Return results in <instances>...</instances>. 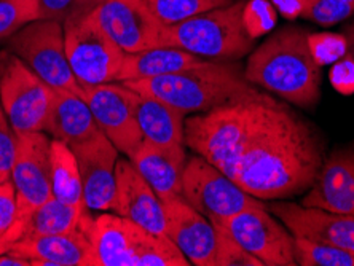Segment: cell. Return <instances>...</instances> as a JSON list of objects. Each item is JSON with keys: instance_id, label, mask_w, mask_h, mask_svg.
<instances>
[{"instance_id": "33", "label": "cell", "mask_w": 354, "mask_h": 266, "mask_svg": "<svg viewBox=\"0 0 354 266\" xmlns=\"http://www.w3.org/2000/svg\"><path fill=\"white\" fill-rule=\"evenodd\" d=\"M17 222V191L13 182L7 179L0 184V254L12 244V233Z\"/></svg>"}, {"instance_id": "16", "label": "cell", "mask_w": 354, "mask_h": 266, "mask_svg": "<svg viewBox=\"0 0 354 266\" xmlns=\"http://www.w3.org/2000/svg\"><path fill=\"white\" fill-rule=\"evenodd\" d=\"M268 211L294 236L330 244L354 254V216L276 200L270 202Z\"/></svg>"}, {"instance_id": "22", "label": "cell", "mask_w": 354, "mask_h": 266, "mask_svg": "<svg viewBox=\"0 0 354 266\" xmlns=\"http://www.w3.org/2000/svg\"><path fill=\"white\" fill-rule=\"evenodd\" d=\"M101 129L93 118V113L80 95L67 90H56L45 133L53 139L62 140L69 147L85 142Z\"/></svg>"}, {"instance_id": "21", "label": "cell", "mask_w": 354, "mask_h": 266, "mask_svg": "<svg viewBox=\"0 0 354 266\" xmlns=\"http://www.w3.org/2000/svg\"><path fill=\"white\" fill-rule=\"evenodd\" d=\"M187 158L185 145H160L142 140L128 160L160 200L168 202L182 200V177Z\"/></svg>"}, {"instance_id": "35", "label": "cell", "mask_w": 354, "mask_h": 266, "mask_svg": "<svg viewBox=\"0 0 354 266\" xmlns=\"http://www.w3.org/2000/svg\"><path fill=\"white\" fill-rule=\"evenodd\" d=\"M276 23L273 5L267 0H249L244 7V24L254 39L268 32Z\"/></svg>"}, {"instance_id": "7", "label": "cell", "mask_w": 354, "mask_h": 266, "mask_svg": "<svg viewBox=\"0 0 354 266\" xmlns=\"http://www.w3.org/2000/svg\"><path fill=\"white\" fill-rule=\"evenodd\" d=\"M62 28L67 61L82 86L117 82L124 51L104 32L91 12L75 15Z\"/></svg>"}, {"instance_id": "4", "label": "cell", "mask_w": 354, "mask_h": 266, "mask_svg": "<svg viewBox=\"0 0 354 266\" xmlns=\"http://www.w3.org/2000/svg\"><path fill=\"white\" fill-rule=\"evenodd\" d=\"M140 95L158 99L185 115H198L259 91L236 61H203L174 74L122 82Z\"/></svg>"}, {"instance_id": "34", "label": "cell", "mask_w": 354, "mask_h": 266, "mask_svg": "<svg viewBox=\"0 0 354 266\" xmlns=\"http://www.w3.org/2000/svg\"><path fill=\"white\" fill-rule=\"evenodd\" d=\"M217 229L218 243L214 266H263L254 255L246 252L239 246L225 229H222L221 227H217Z\"/></svg>"}, {"instance_id": "6", "label": "cell", "mask_w": 354, "mask_h": 266, "mask_svg": "<svg viewBox=\"0 0 354 266\" xmlns=\"http://www.w3.org/2000/svg\"><path fill=\"white\" fill-rule=\"evenodd\" d=\"M90 239L97 266H190L168 236L113 212L93 218Z\"/></svg>"}, {"instance_id": "1", "label": "cell", "mask_w": 354, "mask_h": 266, "mask_svg": "<svg viewBox=\"0 0 354 266\" xmlns=\"http://www.w3.org/2000/svg\"><path fill=\"white\" fill-rule=\"evenodd\" d=\"M324 160L319 129L284 104L225 174L259 200H288L310 190Z\"/></svg>"}, {"instance_id": "13", "label": "cell", "mask_w": 354, "mask_h": 266, "mask_svg": "<svg viewBox=\"0 0 354 266\" xmlns=\"http://www.w3.org/2000/svg\"><path fill=\"white\" fill-rule=\"evenodd\" d=\"M83 99L102 134L118 152L133 156L144 140L136 117V91L122 82L83 86Z\"/></svg>"}, {"instance_id": "8", "label": "cell", "mask_w": 354, "mask_h": 266, "mask_svg": "<svg viewBox=\"0 0 354 266\" xmlns=\"http://www.w3.org/2000/svg\"><path fill=\"white\" fill-rule=\"evenodd\" d=\"M182 200L212 223L230 218L249 207H267L263 200L249 195L225 172L196 153L187 158Z\"/></svg>"}, {"instance_id": "38", "label": "cell", "mask_w": 354, "mask_h": 266, "mask_svg": "<svg viewBox=\"0 0 354 266\" xmlns=\"http://www.w3.org/2000/svg\"><path fill=\"white\" fill-rule=\"evenodd\" d=\"M273 7L281 13V17L294 21L301 17L306 0H272Z\"/></svg>"}, {"instance_id": "32", "label": "cell", "mask_w": 354, "mask_h": 266, "mask_svg": "<svg viewBox=\"0 0 354 266\" xmlns=\"http://www.w3.org/2000/svg\"><path fill=\"white\" fill-rule=\"evenodd\" d=\"M40 19L58 21L64 24L75 15L93 12L102 0H37Z\"/></svg>"}, {"instance_id": "40", "label": "cell", "mask_w": 354, "mask_h": 266, "mask_svg": "<svg viewBox=\"0 0 354 266\" xmlns=\"http://www.w3.org/2000/svg\"><path fill=\"white\" fill-rule=\"evenodd\" d=\"M342 34L345 35V39L348 41V55L354 59V21H351V23H348L345 26V29H343Z\"/></svg>"}, {"instance_id": "42", "label": "cell", "mask_w": 354, "mask_h": 266, "mask_svg": "<svg viewBox=\"0 0 354 266\" xmlns=\"http://www.w3.org/2000/svg\"><path fill=\"white\" fill-rule=\"evenodd\" d=\"M3 180H7V179H5V177H2V175H0V184H2V182Z\"/></svg>"}, {"instance_id": "23", "label": "cell", "mask_w": 354, "mask_h": 266, "mask_svg": "<svg viewBox=\"0 0 354 266\" xmlns=\"http://www.w3.org/2000/svg\"><path fill=\"white\" fill-rule=\"evenodd\" d=\"M203 61L207 59H201L189 51L174 46H155L138 53H124L117 82L145 80V78L174 74L187 67L201 64Z\"/></svg>"}, {"instance_id": "41", "label": "cell", "mask_w": 354, "mask_h": 266, "mask_svg": "<svg viewBox=\"0 0 354 266\" xmlns=\"http://www.w3.org/2000/svg\"><path fill=\"white\" fill-rule=\"evenodd\" d=\"M343 2L348 3V5H351V7L354 8V0H343Z\"/></svg>"}, {"instance_id": "31", "label": "cell", "mask_w": 354, "mask_h": 266, "mask_svg": "<svg viewBox=\"0 0 354 266\" xmlns=\"http://www.w3.org/2000/svg\"><path fill=\"white\" fill-rule=\"evenodd\" d=\"M310 51L319 66L334 64L348 53V41L343 34H308Z\"/></svg>"}, {"instance_id": "19", "label": "cell", "mask_w": 354, "mask_h": 266, "mask_svg": "<svg viewBox=\"0 0 354 266\" xmlns=\"http://www.w3.org/2000/svg\"><path fill=\"white\" fill-rule=\"evenodd\" d=\"M301 205L354 216V142L327 156Z\"/></svg>"}, {"instance_id": "18", "label": "cell", "mask_w": 354, "mask_h": 266, "mask_svg": "<svg viewBox=\"0 0 354 266\" xmlns=\"http://www.w3.org/2000/svg\"><path fill=\"white\" fill-rule=\"evenodd\" d=\"M115 205L113 213L138 223L149 231L166 236L165 202L160 200L129 160H118L115 166Z\"/></svg>"}, {"instance_id": "36", "label": "cell", "mask_w": 354, "mask_h": 266, "mask_svg": "<svg viewBox=\"0 0 354 266\" xmlns=\"http://www.w3.org/2000/svg\"><path fill=\"white\" fill-rule=\"evenodd\" d=\"M18 149V134L10 124L7 115L0 106V175L10 179Z\"/></svg>"}, {"instance_id": "11", "label": "cell", "mask_w": 354, "mask_h": 266, "mask_svg": "<svg viewBox=\"0 0 354 266\" xmlns=\"http://www.w3.org/2000/svg\"><path fill=\"white\" fill-rule=\"evenodd\" d=\"M55 93L17 55L7 57L0 74V106L15 133H45Z\"/></svg>"}, {"instance_id": "29", "label": "cell", "mask_w": 354, "mask_h": 266, "mask_svg": "<svg viewBox=\"0 0 354 266\" xmlns=\"http://www.w3.org/2000/svg\"><path fill=\"white\" fill-rule=\"evenodd\" d=\"M40 19L37 0H0V40Z\"/></svg>"}, {"instance_id": "3", "label": "cell", "mask_w": 354, "mask_h": 266, "mask_svg": "<svg viewBox=\"0 0 354 266\" xmlns=\"http://www.w3.org/2000/svg\"><path fill=\"white\" fill-rule=\"evenodd\" d=\"M284 102L257 91L185 120V147L227 172L251 140L268 126Z\"/></svg>"}, {"instance_id": "2", "label": "cell", "mask_w": 354, "mask_h": 266, "mask_svg": "<svg viewBox=\"0 0 354 266\" xmlns=\"http://www.w3.org/2000/svg\"><path fill=\"white\" fill-rule=\"evenodd\" d=\"M308 30L284 26L249 55L244 75L283 101L311 111L321 99L322 74L308 45Z\"/></svg>"}, {"instance_id": "24", "label": "cell", "mask_w": 354, "mask_h": 266, "mask_svg": "<svg viewBox=\"0 0 354 266\" xmlns=\"http://www.w3.org/2000/svg\"><path fill=\"white\" fill-rule=\"evenodd\" d=\"M136 117L144 140L160 145H185V113L136 91Z\"/></svg>"}, {"instance_id": "27", "label": "cell", "mask_w": 354, "mask_h": 266, "mask_svg": "<svg viewBox=\"0 0 354 266\" xmlns=\"http://www.w3.org/2000/svg\"><path fill=\"white\" fill-rule=\"evenodd\" d=\"M235 0H145L152 13L163 26L177 24L209 10L225 7Z\"/></svg>"}, {"instance_id": "37", "label": "cell", "mask_w": 354, "mask_h": 266, "mask_svg": "<svg viewBox=\"0 0 354 266\" xmlns=\"http://www.w3.org/2000/svg\"><path fill=\"white\" fill-rule=\"evenodd\" d=\"M330 83L342 95H354V59L345 55L342 59L334 62L330 69Z\"/></svg>"}, {"instance_id": "30", "label": "cell", "mask_w": 354, "mask_h": 266, "mask_svg": "<svg viewBox=\"0 0 354 266\" xmlns=\"http://www.w3.org/2000/svg\"><path fill=\"white\" fill-rule=\"evenodd\" d=\"M353 15L354 8L343 0H306L300 18L313 21L324 28H330V26L351 18Z\"/></svg>"}, {"instance_id": "17", "label": "cell", "mask_w": 354, "mask_h": 266, "mask_svg": "<svg viewBox=\"0 0 354 266\" xmlns=\"http://www.w3.org/2000/svg\"><path fill=\"white\" fill-rule=\"evenodd\" d=\"M166 236L184 254L190 265L214 266L218 229L184 200L165 202Z\"/></svg>"}, {"instance_id": "25", "label": "cell", "mask_w": 354, "mask_h": 266, "mask_svg": "<svg viewBox=\"0 0 354 266\" xmlns=\"http://www.w3.org/2000/svg\"><path fill=\"white\" fill-rule=\"evenodd\" d=\"M86 205H67L51 196L29 217L23 238L48 236L83 228L91 220Z\"/></svg>"}, {"instance_id": "26", "label": "cell", "mask_w": 354, "mask_h": 266, "mask_svg": "<svg viewBox=\"0 0 354 266\" xmlns=\"http://www.w3.org/2000/svg\"><path fill=\"white\" fill-rule=\"evenodd\" d=\"M51 189L53 196L67 205H85L77 156L62 140L51 139Z\"/></svg>"}, {"instance_id": "28", "label": "cell", "mask_w": 354, "mask_h": 266, "mask_svg": "<svg viewBox=\"0 0 354 266\" xmlns=\"http://www.w3.org/2000/svg\"><path fill=\"white\" fill-rule=\"evenodd\" d=\"M294 255L300 266H354V254L305 238L294 236Z\"/></svg>"}, {"instance_id": "20", "label": "cell", "mask_w": 354, "mask_h": 266, "mask_svg": "<svg viewBox=\"0 0 354 266\" xmlns=\"http://www.w3.org/2000/svg\"><path fill=\"white\" fill-rule=\"evenodd\" d=\"M91 222L69 233L19 239L7 252L28 258L30 266H97L90 239Z\"/></svg>"}, {"instance_id": "39", "label": "cell", "mask_w": 354, "mask_h": 266, "mask_svg": "<svg viewBox=\"0 0 354 266\" xmlns=\"http://www.w3.org/2000/svg\"><path fill=\"white\" fill-rule=\"evenodd\" d=\"M0 266H30V262L21 255L5 252L0 254Z\"/></svg>"}, {"instance_id": "9", "label": "cell", "mask_w": 354, "mask_h": 266, "mask_svg": "<svg viewBox=\"0 0 354 266\" xmlns=\"http://www.w3.org/2000/svg\"><path fill=\"white\" fill-rule=\"evenodd\" d=\"M10 50L46 85L83 97V86L77 82L67 61L62 23L51 19L32 21L10 37Z\"/></svg>"}, {"instance_id": "5", "label": "cell", "mask_w": 354, "mask_h": 266, "mask_svg": "<svg viewBox=\"0 0 354 266\" xmlns=\"http://www.w3.org/2000/svg\"><path fill=\"white\" fill-rule=\"evenodd\" d=\"M244 7L246 0H235L177 24L163 26L160 46H174L207 61L243 59L256 46V39L244 24Z\"/></svg>"}, {"instance_id": "15", "label": "cell", "mask_w": 354, "mask_h": 266, "mask_svg": "<svg viewBox=\"0 0 354 266\" xmlns=\"http://www.w3.org/2000/svg\"><path fill=\"white\" fill-rule=\"evenodd\" d=\"M79 161L83 200L90 211L112 212L115 205L118 150L102 131L71 147Z\"/></svg>"}, {"instance_id": "12", "label": "cell", "mask_w": 354, "mask_h": 266, "mask_svg": "<svg viewBox=\"0 0 354 266\" xmlns=\"http://www.w3.org/2000/svg\"><path fill=\"white\" fill-rule=\"evenodd\" d=\"M263 266H295L294 234L267 207H249L214 223Z\"/></svg>"}, {"instance_id": "10", "label": "cell", "mask_w": 354, "mask_h": 266, "mask_svg": "<svg viewBox=\"0 0 354 266\" xmlns=\"http://www.w3.org/2000/svg\"><path fill=\"white\" fill-rule=\"evenodd\" d=\"M51 139L45 133L18 134V149L10 174L17 191V222L12 244L24 234L29 217L53 196L51 189Z\"/></svg>"}, {"instance_id": "14", "label": "cell", "mask_w": 354, "mask_h": 266, "mask_svg": "<svg viewBox=\"0 0 354 266\" xmlns=\"http://www.w3.org/2000/svg\"><path fill=\"white\" fill-rule=\"evenodd\" d=\"M91 15L124 53L160 46L163 24L145 0H102Z\"/></svg>"}]
</instances>
